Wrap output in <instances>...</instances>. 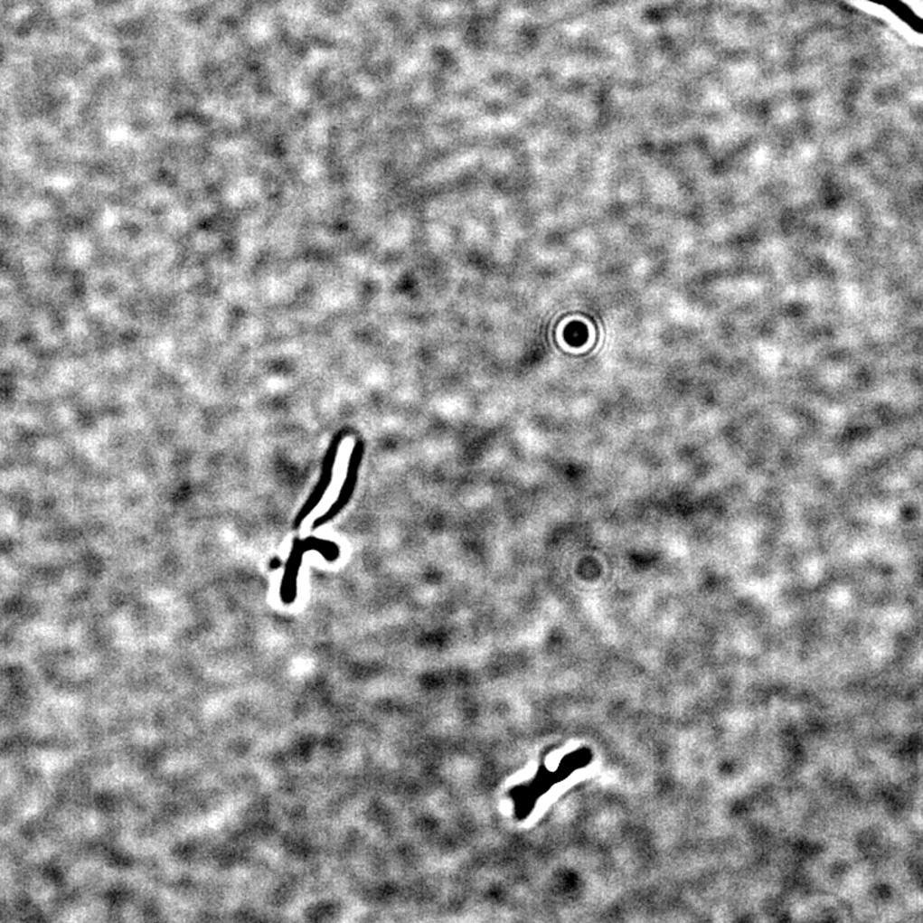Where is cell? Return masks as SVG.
<instances>
[{"mask_svg":"<svg viewBox=\"0 0 923 923\" xmlns=\"http://www.w3.org/2000/svg\"><path fill=\"white\" fill-rule=\"evenodd\" d=\"M866 2L889 9L895 17L899 18L901 23L915 30L917 33L923 35V18L917 16L913 9L908 7L906 3L901 0H866Z\"/></svg>","mask_w":923,"mask_h":923,"instance_id":"6da1fadb","label":"cell"}]
</instances>
